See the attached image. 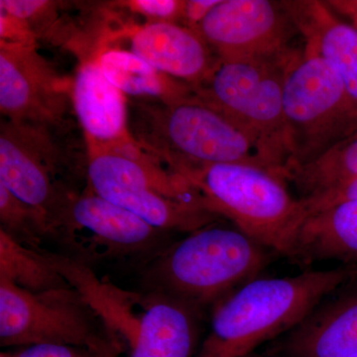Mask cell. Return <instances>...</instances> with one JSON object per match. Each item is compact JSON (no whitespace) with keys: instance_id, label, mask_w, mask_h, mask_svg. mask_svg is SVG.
<instances>
[{"instance_id":"obj_2","label":"cell","mask_w":357,"mask_h":357,"mask_svg":"<svg viewBox=\"0 0 357 357\" xmlns=\"http://www.w3.org/2000/svg\"><path fill=\"white\" fill-rule=\"evenodd\" d=\"M88 145L91 192L164 232L190 234L215 222L184 178L165 170L163 160L137 141Z\"/></svg>"},{"instance_id":"obj_27","label":"cell","mask_w":357,"mask_h":357,"mask_svg":"<svg viewBox=\"0 0 357 357\" xmlns=\"http://www.w3.org/2000/svg\"><path fill=\"white\" fill-rule=\"evenodd\" d=\"M53 3L50 1H38V0H1L0 9L10 14L27 24L31 29L32 23L44 13H48Z\"/></svg>"},{"instance_id":"obj_19","label":"cell","mask_w":357,"mask_h":357,"mask_svg":"<svg viewBox=\"0 0 357 357\" xmlns=\"http://www.w3.org/2000/svg\"><path fill=\"white\" fill-rule=\"evenodd\" d=\"M292 261L357 263V202L335 204L307 215L296 238Z\"/></svg>"},{"instance_id":"obj_29","label":"cell","mask_w":357,"mask_h":357,"mask_svg":"<svg viewBox=\"0 0 357 357\" xmlns=\"http://www.w3.org/2000/svg\"><path fill=\"white\" fill-rule=\"evenodd\" d=\"M333 13H357V0H337V1H325Z\"/></svg>"},{"instance_id":"obj_10","label":"cell","mask_w":357,"mask_h":357,"mask_svg":"<svg viewBox=\"0 0 357 357\" xmlns=\"http://www.w3.org/2000/svg\"><path fill=\"white\" fill-rule=\"evenodd\" d=\"M197 31L220 60L288 57L297 28L282 1L222 0Z\"/></svg>"},{"instance_id":"obj_1","label":"cell","mask_w":357,"mask_h":357,"mask_svg":"<svg viewBox=\"0 0 357 357\" xmlns=\"http://www.w3.org/2000/svg\"><path fill=\"white\" fill-rule=\"evenodd\" d=\"M357 276L356 266L258 277L220 301L195 357H246L299 325L326 297Z\"/></svg>"},{"instance_id":"obj_21","label":"cell","mask_w":357,"mask_h":357,"mask_svg":"<svg viewBox=\"0 0 357 357\" xmlns=\"http://www.w3.org/2000/svg\"><path fill=\"white\" fill-rule=\"evenodd\" d=\"M357 177V130L304 165L284 171V178L299 192L300 199Z\"/></svg>"},{"instance_id":"obj_23","label":"cell","mask_w":357,"mask_h":357,"mask_svg":"<svg viewBox=\"0 0 357 357\" xmlns=\"http://www.w3.org/2000/svg\"><path fill=\"white\" fill-rule=\"evenodd\" d=\"M0 222L8 236L28 248L40 249L42 237L50 231L42 215L0 184Z\"/></svg>"},{"instance_id":"obj_11","label":"cell","mask_w":357,"mask_h":357,"mask_svg":"<svg viewBox=\"0 0 357 357\" xmlns=\"http://www.w3.org/2000/svg\"><path fill=\"white\" fill-rule=\"evenodd\" d=\"M72 86L33 46L0 45V109L7 121L60 126Z\"/></svg>"},{"instance_id":"obj_22","label":"cell","mask_w":357,"mask_h":357,"mask_svg":"<svg viewBox=\"0 0 357 357\" xmlns=\"http://www.w3.org/2000/svg\"><path fill=\"white\" fill-rule=\"evenodd\" d=\"M0 279H6L35 293L72 287L47 260L41 249L28 248L2 229H0Z\"/></svg>"},{"instance_id":"obj_9","label":"cell","mask_w":357,"mask_h":357,"mask_svg":"<svg viewBox=\"0 0 357 357\" xmlns=\"http://www.w3.org/2000/svg\"><path fill=\"white\" fill-rule=\"evenodd\" d=\"M52 128L7 121L0 134V184L39 213L50 231L57 230L76 196L56 180L61 154Z\"/></svg>"},{"instance_id":"obj_31","label":"cell","mask_w":357,"mask_h":357,"mask_svg":"<svg viewBox=\"0 0 357 357\" xmlns=\"http://www.w3.org/2000/svg\"><path fill=\"white\" fill-rule=\"evenodd\" d=\"M342 15L349 18V20H351V24L354 26L357 29V13H342Z\"/></svg>"},{"instance_id":"obj_26","label":"cell","mask_w":357,"mask_h":357,"mask_svg":"<svg viewBox=\"0 0 357 357\" xmlns=\"http://www.w3.org/2000/svg\"><path fill=\"white\" fill-rule=\"evenodd\" d=\"M6 357H98L96 351L67 344H34L22 347L14 354H3Z\"/></svg>"},{"instance_id":"obj_34","label":"cell","mask_w":357,"mask_h":357,"mask_svg":"<svg viewBox=\"0 0 357 357\" xmlns=\"http://www.w3.org/2000/svg\"><path fill=\"white\" fill-rule=\"evenodd\" d=\"M349 357H357V354H356V356H349Z\"/></svg>"},{"instance_id":"obj_5","label":"cell","mask_w":357,"mask_h":357,"mask_svg":"<svg viewBox=\"0 0 357 357\" xmlns=\"http://www.w3.org/2000/svg\"><path fill=\"white\" fill-rule=\"evenodd\" d=\"M146 107L137 142L178 175L218 164H248L283 176L259 142L195 95Z\"/></svg>"},{"instance_id":"obj_20","label":"cell","mask_w":357,"mask_h":357,"mask_svg":"<svg viewBox=\"0 0 357 357\" xmlns=\"http://www.w3.org/2000/svg\"><path fill=\"white\" fill-rule=\"evenodd\" d=\"M105 77L126 95L172 103L194 96L189 84L155 69L133 52L107 50L98 59Z\"/></svg>"},{"instance_id":"obj_25","label":"cell","mask_w":357,"mask_h":357,"mask_svg":"<svg viewBox=\"0 0 357 357\" xmlns=\"http://www.w3.org/2000/svg\"><path fill=\"white\" fill-rule=\"evenodd\" d=\"M185 1L178 0H135L126 2L135 13L146 16L152 22H171L180 24Z\"/></svg>"},{"instance_id":"obj_16","label":"cell","mask_w":357,"mask_h":357,"mask_svg":"<svg viewBox=\"0 0 357 357\" xmlns=\"http://www.w3.org/2000/svg\"><path fill=\"white\" fill-rule=\"evenodd\" d=\"M305 46L326 60L357 100V29L338 20L325 1H282Z\"/></svg>"},{"instance_id":"obj_6","label":"cell","mask_w":357,"mask_h":357,"mask_svg":"<svg viewBox=\"0 0 357 357\" xmlns=\"http://www.w3.org/2000/svg\"><path fill=\"white\" fill-rule=\"evenodd\" d=\"M283 109L286 169L318 158L357 130L356 98L337 70L306 46L295 51L286 69Z\"/></svg>"},{"instance_id":"obj_3","label":"cell","mask_w":357,"mask_h":357,"mask_svg":"<svg viewBox=\"0 0 357 357\" xmlns=\"http://www.w3.org/2000/svg\"><path fill=\"white\" fill-rule=\"evenodd\" d=\"M180 176L204 210L227 218L256 243L291 259L307 213L283 176L248 164H218Z\"/></svg>"},{"instance_id":"obj_8","label":"cell","mask_w":357,"mask_h":357,"mask_svg":"<svg viewBox=\"0 0 357 357\" xmlns=\"http://www.w3.org/2000/svg\"><path fill=\"white\" fill-rule=\"evenodd\" d=\"M107 338L102 321L76 289L35 293L0 279L2 347L53 344L96 351Z\"/></svg>"},{"instance_id":"obj_4","label":"cell","mask_w":357,"mask_h":357,"mask_svg":"<svg viewBox=\"0 0 357 357\" xmlns=\"http://www.w3.org/2000/svg\"><path fill=\"white\" fill-rule=\"evenodd\" d=\"M269 251L236 227L213 223L167 248L149 277L156 291L202 310L258 278L271 261Z\"/></svg>"},{"instance_id":"obj_15","label":"cell","mask_w":357,"mask_h":357,"mask_svg":"<svg viewBox=\"0 0 357 357\" xmlns=\"http://www.w3.org/2000/svg\"><path fill=\"white\" fill-rule=\"evenodd\" d=\"M131 52L155 69L192 86L206 79L218 62L197 30L178 23L142 26L131 37Z\"/></svg>"},{"instance_id":"obj_30","label":"cell","mask_w":357,"mask_h":357,"mask_svg":"<svg viewBox=\"0 0 357 357\" xmlns=\"http://www.w3.org/2000/svg\"><path fill=\"white\" fill-rule=\"evenodd\" d=\"M96 351L98 357H119L121 347L115 344L114 340L107 338Z\"/></svg>"},{"instance_id":"obj_32","label":"cell","mask_w":357,"mask_h":357,"mask_svg":"<svg viewBox=\"0 0 357 357\" xmlns=\"http://www.w3.org/2000/svg\"><path fill=\"white\" fill-rule=\"evenodd\" d=\"M0 357H6V356H4V354H3V352H2L1 354H0Z\"/></svg>"},{"instance_id":"obj_18","label":"cell","mask_w":357,"mask_h":357,"mask_svg":"<svg viewBox=\"0 0 357 357\" xmlns=\"http://www.w3.org/2000/svg\"><path fill=\"white\" fill-rule=\"evenodd\" d=\"M42 252L68 283L81 294L115 344L128 347L139 321L141 312H136L135 307L141 297L100 282L89 267L76 259L47 251Z\"/></svg>"},{"instance_id":"obj_28","label":"cell","mask_w":357,"mask_h":357,"mask_svg":"<svg viewBox=\"0 0 357 357\" xmlns=\"http://www.w3.org/2000/svg\"><path fill=\"white\" fill-rule=\"evenodd\" d=\"M222 0H188L185 1L180 25L197 30L208 13L220 4Z\"/></svg>"},{"instance_id":"obj_24","label":"cell","mask_w":357,"mask_h":357,"mask_svg":"<svg viewBox=\"0 0 357 357\" xmlns=\"http://www.w3.org/2000/svg\"><path fill=\"white\" fill-rule=\"evenodd\" d=\"M301 199L306 206L307 215L335 204L357 202V177Z\"/></svg>"},{"instance_id":"obj_14","label":"cell","mask_w":357,"mask_h":357,"mask_svg":"<svg viewBox=\"0 0 357 357\" xmlns=\"http://www.w3.org/2000/svg\"><path fill=\"white\" fill-rule=\"evenodd\" d=\"M202 310L168 294L155 291L142 298L128 357H195Z\"/></svg>"},{"instance_id":"obj_12","label":"cell","mask_w":357,"mask_h":357,"mask_svg":"<svg viewBox=\"0 0 357 357\" xmlns=\"http://www.w3.org/2000/svg\"><path fill=\"white\" fill-rule=\"evenodd\" d=\"M58 229L67 234L84 229L91 243L115 255H139L158 248L166 234L93 192L73 198Z\"/></svg>"},{"instance_id":"obj_35","label":"cell","mask_w":357,"mask_h":357,"mask_svg":"<svg viewBox=\"0 0 357 357\" xmlns=\"http://www.w3.org/2000/svg\"><path fill=\"white\" fill-rule=\"evenodd\" d=\"M272 357H280V356H272Z\"/></svg>"},{"instance_id":"obj_17","label":"cell","mask_w":357,"mask_h":357,"mask_svg":"<svg viewBox=\"0 0 357 357\" xmlns=\"http://www.w3.org/2000/svg\"><path fill=\"white\" fill-rule=\"evenodd\" d=\"M70 98L88 144L131 139L126 98L103 75L98 60L84 62L72 84Z\"/></svg>"},{"instance_id":"obj_7","label":"cell","mask_w":357,"mask_h":357,"mask_svg":"<svg viewBox=\"0 0 357 357\" xmlns=\"http://www.w3.org/2000/svg\"><path fill=\"white\" fill-rule=\"evenodd\" d=\"M295 51L288 57L275 60L218 59L208 76L192 86L197 98L252 136L283 174L289 163L284 81Z\"/></svg>"},{"instance_id":"obj_33","label":"cell","mask_w":357,"mask_h":357,"mask_svg":"<svg viewBox=\"0 0 357 357\" xmlns=\"http://www.w3.org/2000/svg\"><path fill=\"white\" fill-rule=\"evenodd\" d=\"M246 357H257V356H255V354H251V356H246Z\"/></svg>"},{"instance_id":"obj_13","label":"cell","mask_w":357,"mask_h":357,"mask_svg":"<svg viewBox=\"0 0 357 357\" xmlns=\"http://www.w3.org/2000/svg\"><path fill=\"white\" fill-rule=\"evenodd\" d=\"M333 293L285 333L273 349V356L349 357L357 354V288L338 295Z\"/></svg>"}]
</instances>
